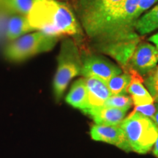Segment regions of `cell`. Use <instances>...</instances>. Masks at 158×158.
<instances>
[{
  "label": "cell",
  "instance_id": "obj_1",
  "mask_svg": "<svg viewBox=\"0 0 158 158\" xmlns=\"http://www.w3.org/2000/svg\"><path fill=\"white\" fill-rule=\"evenodd\" d=\"M138 2L124 0L90 40L97 51L111 57L124 70L141 40L135 28Z\"/></svg>",
  "mask_w": 158,
  "mask_h": 158
},
{
  "label": "cell",
  "instance_id": "obj_2",
  "mask_svg": "<svg viewBox=\"0 0 158 158\" xmlns=\"http://www.w3.org/2000/svg\"><path fill=\"white\" fill-rule=\"evenodd\" d=\"M35 31L51 36H79L82 28L69 4L59 0H35L27 15Z\"/></svg>",
  "mask_w": 158,
  "mask_h": 158
},
{
  "label": "cell",
  "instance_id": "obj_3",
  "mask_svg": "<svg viewBox=\"0 0 158 158\" xmlns=\"http://www.w3.org/2000/svg\"><path fill=\"white\" fill-rule=\"evenodd\" d=\"M57 64L53 89L55 99L59 102L62 98L71 80L81 75L82 72L81 53L76 43L70 37H66L62 40L57 57Z\"/></svg>",
  "mask_w": 158,
  "mask_h": 158
},
{
  "label": "cell",
  "instance_id": "obj_4",
  "mask_svg": "<svg viewBox=\"0 0 158 158\" xmlns=\"http://www.w3.org/2000/svg\"><path fill=\"white\" fill-rule=\"evenodd\" d=\"M124 2V0H75L76 18L90 40Z\"/></svg>",
  "mask_w": 158,
  "mask_h": 158
},
{
  "label": "cell",
  "instance_id": "obj_5",
  "mask_svg": "<svg viewBox=\"0 0 158 158\" xmlns=\"http://www.w3.org/2000/svg\"><path fill=\"white\" fill-rule=\"evenodd\" d=\"M132 151L149 152L158 137V126L152 118L138 112H132L120 124Z\"/></svg>",
  "mask_w": 158,
  "mask_h": 158
},
{
  "label": "cell",
  "instance_id": "obj_6",
  "mask_svg": "<svg viewBox=\"0 0 158 158\" xmlns=\"http://www.w3.org/2000/svg\"><path fill=\"white\" fill-rule=\"evenodd\" d=\"M59 38L40 31L28 33L9 42L4 49V56L10 62H23L37 54L51 51Z\"/></svg>",
  "mask_w": 158,
  "mask_h": 158
},
{
  "label": "cell",
  "instance_id": "obj_7",
  "mask_svg": "<svg viewBox=\"0 0 158 158\" xmlns=\"http://www.w3.org/2000/svg\"><path fill=\"white\" fill-rule=\"evenodd\" d=\"M82 62L81 75L85 78L94 77L106 82L112 77L122 73L120 67L100 55L85 54Z\"/></svg>",
  "mask_w": 158,
  "mask_h": 158
},
{
  "label": "cell",
  "instance_id": "obj_8",
  "mask_svg": "<svg viewBox=\"0 0 158 158\" xmlns=\"http://www.w3.org/2000/svg\"><path fill=\"white\" fill-rule=\"evenodd\" d=\"M158 63V48L147 42H140L128 62L127 68L141 76L149 74Z\"/></svg>",
  "mask_w": 158,
  "mask_h": 158
},
{
  "label": "cell",
  "instance_id": "obj_9",
  "mask_svg": "<svg viewBox=\"0 0 158 158\" xmlns=\"http://www.w3.org/2000/svg\"><path fill=\"white\" fill-rule=\"evenodd\" d=\"M91 137L94 141L114 145L126 152L132 151L127 138L120 125L108 126L95 124L90 130Z\"/></svg>",
  "mask_w": 158,
  "mask_h": 158
},
{
  "label": "cell",
  "instance_id": "obj_10",
  "mask_svg": "<svg viewBox=\"0 0 158 158\" xmlns=\"http://www.w3.org/2000/svg\"><path fill=\"white\" fill-rule=\"evenodd\" d=\"M86 87L88 90V108L84 113L87 114L91 110L101 108L108 98L111 96V93L108 89L106 83L101 79L89 77L85 78Z\"/></svg>",
  "mask_w": 158,
  "mask_h": 158
},
{
  "label": "cell",
  "instance_id": "obj_11",
  "mask_svg": "<svg viewBox=\"0 0 158 158\" xmlns=\"http://www.w3.org/2000/svg\"><path fill=\"white\" fill-rule=\"evenodd\" d=\"M125 72L129 73L132 76V81L127 87V93L130 94L133 104L135 106H143L154 102L152 96L150 94L145 86L142 76L135 70L128 68Z\"/></svg>",
  "mask_w": 158,
  "mask_h": 158
},
{
  "label": "cell",
  "instance_id": "obj_12",
  "mask_svg": "<svg viewBox=\"0 0 158 158\" xmlns=\"http://www.w3.org/2000/svg\"><path fill=\"white\" fill-rule=\"evenodd\" d=\"M127 111L118 108L102 106L88 112L87 115L93 118L96 124L116 126L120 125L125 118Z\"/></svg>",
  "mask_w": 158,
  "mask_h": 158
},
{
  "label": "cell",
  "instance_id": "obj_13",
  "mask_svg": "<svg viewBox=\"0 0 158 158\" xmlns=\"http://www.w3.org/2000/svg\"><path fill=\"white\" fill-rule=\"evenodd\" d=\"M65 100L69 105L81 110L83 112L87 109L89 104L88 90L85 78H79L73 84Z\"/></svg>",
  "mask_w": 158,
  "mask_h": 158
},
{
  "label": "cell",
  "instance_id": "obj_14",
  "mask_svg": "<svg viewBox=\"0 0 158 158\" xmlns=\"http://www.w3.org/2000/svg\"><path fill=\"white\" fill-rule=\"evenodd\" d=\"M31 31H35V29L31 27L27 15L15 13L10 18L7 23L6 39L11 42Z\"/></svg>",
  "mask_w": 158,
  "mask_h": 158
},
{
  "label": "cell",
  "instance_id": "obj_15",
  "mask_svg": "<svg viewBox=\"0 0 158 158\" xmlns=\"http://www.w3.org/2000/svg\"><path fill=\"white\" fill-rule=\"evenodd\" d=\"M135 30L139 35H145L158 29V4L139 17L135 22Z\"/></svg>",
  "mask_w": 158,
  "mask_h": 158
},
{
  "label": "cell",
  "instance_id": "obj_16",
  "mask_svg": "<svg viewBox=\"0 0 158 158\" xmlns=\"http://www.w3.org/2000/svg\"><path fill=\"white\" fill-rule=\"evenodd\" d=\"M132 81V76L129 73L125 72L110 78L106 81L108 89L111 95L126 94L127 93V87Z\"/></svg>",
  "mask_w": 158,
  "mask_h": 158
},
{
  "label": "cell",
  "instance_id": "obj_17",
  "mask_svg": "<svg viewBox=\"0 0 158 158\" xmlns=\"http://www.w3.org/2000/svg\"><path fill=\"white\" fill-rule=\"evenodd\" d=\"M4 5L16 14L27 15L35 0H2Z\"/></svg>",
  "mask_w": 158,
  "mask_h": 158
},
{
  "label": "cell",
  "instance_id": "obj_18",
  "mask_svg": "<svg viewBox=\"0 0 158 158\" xmlns=\"http://www.w3.org/2000/svg\"><path fill=\"white\" fill-rule=\"evenodd\" d=\"M133 103L131 97L126 95V94H118V95L110 96L106 102L104 106L118 108V109L127 111Z\"/></svg>",
  "mask_w": 158,
  "mask_h": 158
},
{
  "label": "cell",
  "instance_id": "obj_19",
  "mask_svg": "<svg viewBox=\"0 0 158 158\" xmlns=\"http://www.w3.org/2000/svg\"><path fill=\"white\" fill-rule=\"evenodd\" d=\"M143 81L147 90L152 96L154 101L158 102V64L146 76Z\"/></svg>",
  "mask_w": 158,
  "mask_h": 158
},
{
  "label": "cell",
  "instance_id": "obj_20",
  "mask_svg": "<svg viewBox=\"0 0 158 158\" xmlns=\"http://www.w3.org/2000/svg\"><path fill=\"white\" fill-rule=\"evenodd\" d=\"M15 14L7 6L0 5V43L6 39V31L8 21L12 15Z\"/></svg>",
  "mask_w": 158,
  "mask_h": 158
},
{
  "label": "cell",
  "instance_id": "obj_21",
  "mask_svg": "<svg viewBox=\"0 0 158 158\" xmlns=\"http://www.w3.org/2000/svg\"><path fill=\"white\" fill-rule=\"evenodd\" d=\"M156 111V104L151 103L143 106H135L133 112H138L142 115L147 116L150 118H152Z\"/></svg>",
  "mask_w": 158,
  "mask_h": 158
},
{
  "label": "cell",
  "instance_id": "obj_22",
  "mask_svg": "<svg viewBox=\"0 0 158 158\" xmlns=\"http://www.w3.org/2000/svg\"><path fill=\"white\" fill-rule=\"evenodd\" d=\"M158 0H139L137 7V15L138 19L143 14L144 12L149 10L152 6H153L155 3H157Z\"/></svg>",
  "mask_w": 158,
  "mask_h": 158
},
{
  "label": "cell",
  "instance_id": "obj_23",
  "mask_svg": "<svg viewBox=\"0 0 158 158\" xmlns=\"http://www.w3.org/2000/svg\"><path fill=\"white\" fill-rule=\"evenodd\" d=\"M149 41L152 43L157 48H158V32L150 37L149 38Z\"/></svg>",
  "mask_w": 158,
  "mask_h": 158
},
{
  "label": "cell",
  "instance_id": "obj_24",
  "mask_svg": "<svg viewBox=\"0 0 158 158\" xmlns=\"http://www.w3.org/2000/svg\"><path fill=\"white\" fill-rule=\"evenodd\" d=\"M156 111L155 115H154L153 118L152 119L155 122V124L158 126V102H156Z\"/></svg>",
  "mask_w": 158,
  "mask_h": 158
},
{
  "label": "cell",
  "instance_id": "obj_25",
  "mask_svg": "<svg viewBox=\"0 0 158 158\" xmlns=\"http://www.w3.org/2000/svg\"><path fill=\"white\" fill-rule=\"evenodd\" d=\"M153 147V154L158 158V137L157 138V140H156L155 144H154Z\"/></svg>",
  "mask_w": 158,
  "mask_h": 158
},
{
  "label": "cell",
  "instance_id": "obj_26",
  "mask_svg": "<svg viewBox=\"0 0 158 158\" xmlns=\"http://www.w3.org/2000/svg\"><path fill=\"white\" fill-rule=\"evenodd\" d=\"M4 5L3 1H2V0H0V5Z\"/></svg>",
  "mask_w": 158,
  "mask_h": 158
},
{
  "label": "cell",
  "instance_id": "obj_27",
  "mask_svg": "<svg viewBox=\"0 0 158 158\" xmlns=\"http://www.w3.org/2000/svg\"><path fill=\"white\" fill-rule=\"evenodd\" d=\"M59 1H68V0H59Z\"/></svg>",
  "mask_w": 158,
  "mask_h": 158
}]
</instances>
